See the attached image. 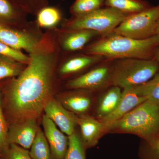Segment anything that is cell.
<instances>
[{
  "label": "cell",
  "mask_w": 159,
  "mask_h": 159,
  "mask_svg": "<svg viewBox=\"0 0 159 159\" xmlns=\"http://www.w3.org/2000/svg\"><path fill=\"white\" fill-rule=\"evenodd\" d=\"M77 125L80 130V137L85 148L96 146L103 135L105 127L99 120L90 115L77 116Z\"/></svg>",
  "instance_id": "14"
},
{
  "label": "cell",
  "mask_w": 159,
  "mask_h": 159,
  "mask_svg": "<svg viewBox=\"0 0 159 159\" xmlns=\"http://www.w3.org/2000/svg\"><path fill=\"white\" fill-rule=\"evenodd\" d=\"M139 159H159V139L150 143L143 141L139 152Z\"/></svg>",
  "instance_id": "28"
},
{
  "label": "cell",
  "mask_w": 159,
  "mask_h": 159,
  "mask_svg": "<svg viewBox=\"0 0 159 159\" xmlns=\"http://www.w3.org/2000/svg\"><path fill=\"white\" fill-rule=\"evenodd\" d=\"M122 94V89L116 86L111 85L103 90L97 97L93 117L101 120L111 114L119 105Z\"/></svg>",
  "instance_id": "16"
},
{
  "label": "cell",
  "mask_w": 159,
  "mask_h": 159,
  "mask_svg": "<svg viewBox=\"0 0 159 159\" xmlns=\"http://www.w3.org/2000/svg\"><path fill=\"white\" fill-rule=\"evenodd\" d=\"M50 146L43 132L39 128L29 154L32 159H51Z\"/></svg>",
  "instance_id": "21"
},
{
  "label": "cell",
  "mask_w": 159,
  "mask_h": 159,
  "mask_svg": "<svg viewBox=\"0 0 159 159\" xmlns=\"http://www.w3.org/2000/svg\"><path fill=\"white\" fill-rule=\"evenodd\" d=\"M159 70V63L154 59H121L112 66V85L124 89L140 85Z\"/></svg>",
  "instance_id": "4"
},
{
  "label": "cell",
  "mask_w": 159,
  "mask_h": 159,
  "mask_svg": "<svg viewBox=\"0 0 159 159\" xmlns=\"http://www.w3.org/2000/svg\"><path fill=\"white\" fill-rule=\"evenodd\" d=\"M27 14L36 15L39 11L48 6V0H13Z\"/></svg>",
  "instance_id": "27"
},
{
  "label": "cell",
  "mask_w": 159,
  "mask_h": 159,
  "mask_svg": "<svg viewBox=\"0 0 159 159\" xmlns=\"http://www.w3.org/2000/svg\"><path fill=\"white\" fill-rule=\"evenodd\" d=\"M106 134H128L150 143L159 139V102L147 99L105 129Z\"/></svg>",
  "instance_id": "3"
},
{
  "label": "cell",
  "mask_w": 159,
  "mask_h": 159,
  "mask_svg": "<svg viewBox=\"0 0 159 159\" xmlns=\"http://www.w3.org/2000/svg\"><path fill=\"white\" fill-rule=\"evenodd\" d=\"M154 59L155 60L159 63V49L156 52Z\"/></svg>",
  "instance_id": "31"
},
{
  "label": "cell",
  "mask_w": 159,
  "mask_h": 159,
  "mask_svg": "<svg viewBox=\"0 0 159 159\" xmlns=\"http://www.w3.org/2000/svg\"><path fill=\"white\" fill-rule=\"evenodd\" d=\"M36 23L40 28L54 29L62 20V14L59 9L52 6H46L36 15Z\"/></svg>",
  "instance_id": "19"
},
{
  "label": "cell",
  "mask_w": 159,
  "mask_h": 159,
  "mask_svg": "<svg viewBox=\"0 0 159 159\" xmlns=\"http://www.w3.org/2000/svg\"><path fill=\"white\" fill-rule=\"evenodd\" d=\"M27 13L13 0H0V25L24 28L31 22L27 19Z\"/></svg>",
  "instance_id": "17"
},
{
  "label": "cell",
  "mask_w": 159,
  "mask_h": 159,
  "mask_svg": "<svg viewBox=\"0 0 159 159\" xmlns=\"http://www.w3.org/2000/svg\"><path fill=\"white\" fill-rule=\"evenodd\" d=\"M146 100V98L136 93L132 87L123 89L122 97L117 108L110 115L99 121L103 123L106 129Z\"/></svg>",
  "instance_id": "15"
},
{
  "label": "cell",
  "mask_w": 159,
  "mask_h": 159,
  "mask_svg": "<svg viewBox=\"0 0 159 159\" xmlns=\"http://www.w3.org/2000/svg\"><path fill=\"white\" fill-rule=\"evenodd\" d=\"M156 35H157L159 38V19L158 20L157 23Z\"/></svg>",
  "instance_id": "32"
},
{
  "label": "cell",
  "mask_w": 159,
  "mask_h": 159,
  "mask_svg": "<svg viewBox=\"0 0 159 159\" xmlns=\"http://www.w3.org/2000/svg\"><path fill=\"white\" fill-rule=\"evenodd\" d=\"M105 5L130 14L144 11L151 7L143 0H105Z\"/></svg>",
  "instance_id": "20"
},
{
  "label": "cell",
  "mask_w": 159,
  "mask_h": 159,
  "mask_svg": "<svg viewBox=\"0 0 159 159\" xmlns=\"http://www.w3.org/2000/svg\"><path fill=\"white\" fill-rule=\"evenodd\" d=\"M0 55L9 57L24 64H28L30 61L29 55L24 54L21 51L13 48L1 41Z\"/></svg>",
  "instance_id": "26"
},
{
  "label": "cell",
  "mask_w": 159,
  "mask_h": 159,
  "mask_svg": "<svg viewBox=\"0 0 159 159\" xmlns=\"http://www.w3.org/2000/svg\"><path fill=\"white\" fill-rule=\"evenodd\" d=\"M159 19V4L129 16L113 32L135 39H144L156 35Z\"/></svg>",
  "instance_id": "6"
},
{
  "label": "cell",
  "mask_w": 159,
  "mask_h": 159,
  "mask_svg": "<svg viewBox=\"0 0 159 159\" xmlns=\"http://www.w3.org/2000/svg\"><path fill=\"white\" fill-rule=\"evenodd\" d=\"M26 65L0 55V80L17 77L21 73Z\"/></svg>",
  "instance_id": "23"
},
{
  "label": "cell",
  "mask_w": 159,
  "mask_h": 159,
  "mask_svg": "<svg viewBox=\"0 0 159 159\" xmlns=\"http://www.w3.org/2000/svg\"><path fill=\"white\" fill-rule=\"evenodd\" d=\"M112 66L106 65L95 68L71 80L67 86L71 89L103 90L112 85Z\"/></svg>",
  "instance_id": "8"
},
{
  "label": "cell",
  "mask_w": 159,
  "mask_h": 159,
  "mask_svg": "<svg viewBox=\"0 0 159 159\" xmlns=\"http://www.w3.org/2000/svg\"><path fill=\"white\" fill-rule=\"evenodd\" d=\"M43 33L36 22L24 28L0 25V41L11 48L30 53L43 37Z\"/></svg>",
  "instance_id": "7"
},
{
  "label": "cell",
  "mask_w": 159,
  "mask_h": 159,
  "mask_svg": "<svg viewBox=\"0 0 159 159\" xmlns=\"http://www.w3.org/2000/svg\"><path fill=\"white\" fill-rule=\"evenodd\" d=\"M2 91L0 90V152L5 151L8 148V129L6 119L3 115L2 107Z\"/></svg>",
  "instance_id": "29"
},
{
  "label": "cell",
  "mask_w": 159,
  "mask_h": 159,
  "mask_svg": "<svg viewBox=\"0 0 159 159\" xmlns=\"http://www.w3.org/2000/svg\"><path fill=\"white\" fill-rule=\"evenodd\" d=\"M45 115L68 136L75 131L77 116L66 108L61 102L51 98L44 108Z\"/></svg>",
  "instance_id": "9"
},
{
  "label": "cell",
  "mask_w": 159,
  "mask_h": 159,
  "mask_svg": "<svg viewBox=\"0 0 159 159\" xmlns=\"http://www.w3.org/2000/svg\"><path fill=\"white\" fill-rule=\"evenodd\" d=\"M60 48L62 51L73 52L81 50L92 39L100 34L88 29H57Z\"/></svg>",
  "instance_id": "12"
},
{
  "label": "cell",
  "mask_w": 159,
  "mask_h": 159,
  "mask_svg": "<svg viewBox=\"0 0 159 159\" xmlns=\"http://www.w3.org/2000/svg\"><path fill=\"white\" fill-rule=\"evenodd\" d=\"M39 127L36 119L28 118L18 120L8 130L9 145L16 144L26 149L31 148Z\"/></svg>",
  "instance_id": "10"
},
{
  "label": "cell",
  "mask_w": 159,
  "mask_h": 159,
  "mask_svg": "<svg viewBox=\"0 0 159 159\" xmlns=\"http://www.w3.org/2000/svg\"><path fill=\"white\" fill-rule=\"evenodd\" d=\"M159 38L157 35L144 39H135L114 32L103 35L84 48V54L109 59H154Z\"/></svg>",
  "instance_id": "2"
},
{
  "label": "cell",
  "mask_w": 159,
  "mask_h": 159,
  "mask_svg": "<svg viewBox=\"0 0 159 159\" xmlns=\"http://www.w3.org/2000/svg\"><path fill=\"white\" fill-rule=\"evenodd\" d=\"M105 0H75L70 8L73 16H79L102 8Z\"/></svg>",
  "instance_id": "24"
},
{
  "label": "cell",
  "mask_w": 159,
  "mask_h": 159,
  "mask_svg": "<svg viewBox=\"0 0 159 159\" xmlns=\"http://www.w3.org/2000/svg\"><path fill=\"white\" fill-rule=\"evenodd\" d=\"M132 88L140 97L159 102V75L157 74L147 82Z\"/></svg>",
  "instance_id": "22"
},
{
  "label": "cell",
  "mask_w": 159,
  "mask_h": 159,
  "mask_svg": "<svg viewBox=\"0 0 159 159\" xmlns=\"http://www.w3.org/2000/svg\"><path fill=\"white\" fill-rule=\"evenodd\" d=\"M69 146L64 159H86L84 145L77 131L68 136Z\"/></svg>",
  "instance_id": "25"
},
{
  "label": "cell",
  "mask_w": 159,
  "mask_h": 159,
  "mask_svg": "<svg viewBox=\"0 0 159 159\" xmlns=\"http://www.w3.org/2000/svg\"><path fill=\"white\" fill-rule=\"evenodd\" d=\"M61 50L57 29H48L31 52L30 61L19 76L4 86L6 105L17 120L39 117L52 98L54 72Z\"/></svg>",
  "instance_id": "1"
},
{
  "label": "cell",
  "mask_w": 159,
  "mask_h": 159,
  "mask_svg": "<svg viewBox=\"0 0 159 159\" xmlns=\"http://www.w3.org/2000/svg\"><path fill=\"white\" fill-rule=\"evenodd\" d=\"M130 14L114 8H100L88 14L73 16L63 23L65 30L88 29L102 35L111 33Z\"/></svg>",
  "instance_id": "5"
},
{
  "label": "cell",
  "mask_w": 159,
  "mask_h": 159,
  "mask_svg": "<svg viewBox=\"0 0 159 159\" xmlns=\"http://www.w3.org/2000/svg\"><path fill=\"white\" fill-rule=\"evenodd\" d=\"M4 152L5 159H32L27 149L16 144H10Z\"/></svg>",
  "instance_id": "30"
},
{
  "label": "cell",
  "mask_w": 159,
  "mask_h": 159,
  "mask_svg": "<svg viewBox=\"0 0 159 159\" xmlns=\"http://www.w3.org/2000/svg\"><path fill=\"white\" fill-rule=\"evenodd\" d=\"M103 57L83 54L66 60L61 65L59 73L63 76L76 74L101 61Z\"/></svg>",
  "instance_id": "18"
},
{
  "label": "cell",
  "mask_w": 159,
  "mask_h": 159,
  "mask_svg": "<svg viewBox=\"0 0 159 159\" xmlns=\"http://www.w3.org/2000/svg\"><path fill=\"white\" fill-rule=\"evenodd\" d=\"M42 125L44 134L54 159H64L68 148V136L59 130L57 125L45 115L43 116Z\"/></svg>",
  "instance_id": "13"
},
{
  "label": "cell",
  "mask_w": 159,
  "mask_h": 159,
  "mask_svg": "<svg viewBox=\"0 0 159 159\" xmlns=\"http://www.w3.org/2000/svg\"><path fill=\"white\" fill-rule=\"evenodd\" d=\"M75 90L63 94L60 102L66 108L77 116L89 115V113L95 107L97 97L94 96L93 91Z\"/></svg>",
  "instance_id": "11"
},
{
  "label": "cell",
  "mask_w": 159,
  "mask_h": 159,
  "mask_svg": "<svg viewBox=\"0 0 159 159\" xmlns=\"http://www.w3.org/2000/svg\"><path fill=\"white\" fill-rule=\"evenodd\" d=\"M157 74V75H159V70L158 71V72Z\"/></svg>",
  "instance_id": "33"
}]
</instances>
